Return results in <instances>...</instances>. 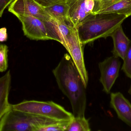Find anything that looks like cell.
<instances>
[{"instance_id":"cell-1","label":"cell","mask_w":131,"mask_h":131,"mask_svg":"<svg viewBox=\"0 0 131 131\" xmlns=\"http://www.w3.org/2000/svg\"><path fill=\"white\" fill-rule=\"evenodd\" d=\"M53 73L59 88L70 101L74 117L84 116L86 87L71 56L65 54Z\"/></svg>"},{"instance_id":"cell-2","label":"cell","mask_w":131,"mask_h":131,"mask_svg":"<svg viewBox=\"0 0 131 131\" xmlns=\"http://www.w3.org/2000/svg\"><path fill=\"white\" fill-rule=\"evenodd\" d=\"M127 18L118 14H91L77 27L81 42L84 45L99 38L111 36Z\"/></svg>"},{"instance_id":"cell-3","label":"cell","mask_w":131,"mask_h":131,"mask_svg":"<svg viewBox=\"0 0 131 131\" xmlns=\"http://www.w3.org/2000/svg\"><path fill=\"white\" fill-rule=\"evenodd\" d=\"M56 120L13 109L0 119V131H40Z\"/></svg>"},{"instance_id":"cell-4","label":"cell","mask_w":131,"mask_h":131,"mask_svg":"<svg viewBox=\"0 0 131 131\" xmlns=\"http://www.w3.org/2000/svg\"><path fill=\"white\" fill-rule=\"evenodd\" d=\"M14 110L57 120H71L73 114L53 101L24 100L12 105Z\"/></svg>"},{"instance_id":"cell-5","label":"cell","mask_w":131,"mask_h":131,"mask_svg":"<svg viewBox=\"0 0 131 131\" xmlns=\"http://www.w3.org/2000/svg\"><path fill=\"white\" fill-rule=\"evenodd\" d=\"M83 46L79 36L77 27H74L72 35L67 42L64 47L68 52L79 72L85 86L87 88L89 78L85 64Z\"/></svg>"},{"instance_id":"cell-6","label":"cell","mask_w":131,"mask_h":131,"mask_svg":"<svg viewBox=\"0 0 131 131\" xmlns=\"http://www.w3.org/2000/svg\"><path fill=\"white\" fill-rule=\"evenodd\" d=\"M121 65L119 58L114 55L107 58L99 64L101 73L99 80L103 86V91L106 94H110L118 77Z\"/></svg>"},{"instance_id":"cell-7","label":"cell","mask_w":131,"mask_h":131,"mask_svg":"<svg viewBox=\"0 0 131 131\" xmlns=\"http://www.w3.org/2000/svg\"><path fill=\"white\" fill-rule=\"evenodd\" d=\"M21 22L24 34L30 40H50L45 21L29 15H17Z\"/></svg>"},{"instance_id":"cell-8","label":"cell","mask_w":131,"mask_h":131,"mask_svg":"<svg viewBox=\"0 0 131 131\" xmlns=\"http://www.w3.org/2000/svg\"><path fill=\"white\" fill-rule=\"evenodd\" d=\"M8 11L15 16L29 15L47 21L53 19L44 7L34 0H14L8 7Z\"/></svg>"},{"instance_id":"cell-9","label":"cell","mask_w":131,"mask_h":131,"mask_svg":"<svg viewBox=\"0 0 131 131\" xmlns=\"http://www.w3.org/2000/svg\"><path fill=\"white\" fill-rule=\"evenodd\" d=\"M68 17L74 27H77L88 16L92 14L94 0H68Z\"/></svg>"},{"instance_id":"cell-10","label":"cell","mask_w":131,"mask_h":131,"mask_svg":"<svg viewBox=\"0 0 131 131\" xmlns=\"http://www.w3.org/2000/svg\"><path fill=\"white\" fill-rule=\"evenodd\" d=\"M110 107L118 118L131 127V104L121 93H111Z\"/></svg>"},{"instance_id":"cell-11","label":"cell","mask_w":131,"mask_h":131,"mask_svg":"<svg viewBox=\"0 0 131 131\" xmlns=\"http://www.w3.org/2000/svg\"><path fill=\"white\" fill-rule=\"evenodd\" d=\"M111 37L114 42V47L112 51L113 55L121 58L124 61L131 41L124 32L122 25L113 32Z\"/></svg>"},{"instance_id":"cell-12","label":"cell","mask_w":131,"mask_h":131,"mask_svg":"<svg viewBox=\"0 0 131 131\" xmlns=\"http://www.w3.org/2000/svg\"><path fill=\"white\" fill-rule=\"evenodd\" d=\"M11 81L10 70L0 77V119L12 108V105L10 104L8 100Z\"/></svg>"},{"instance_id":"cell-13","label":"cell","mask_w":131,"mask_h":131,"mask_svg":"<svg viewBox=\"0 0 131 131\" xmlns=\"http://www.w3.org/2000/svg\"><path fill=\"white\" fill-rule=\"evenodd\" d=\"M96 14H118L124 15L128 17L131 15V1L120 0Z\"/></svg>"},{"instance_id":"cell-14","label":"cell","mask_w":131,"mask_h":131,"mask_svg":"<svg viewBox=\"0 0 131 131\" xmlns=\"http://www.w3.org/2000/svg\"><path fill=\"white\" fill-rule=\"evenodd\" d=\"M44 8L53 19L60 21L69 20V7L67 2L56 4Z\"/></svg>"},{"instance_id":"cell-15","label":"cell","mask_w":131,"mask_h":131,"mask_svg":"<svg viewBox=\"0 0 131 131\" xmlns=\"http://www.w3.org/2000/svg\"><path fill=\"white\" fill-rule=\"evenodd\" d=\"M90 125L88 120L84 117H74L66 131H90Z\"/></svg>"},{"instance_id":"cell-16","label":"cell","mask_w":131,"mask_h":131,"mask_svg":"<svg viewBox=\"0 0 131 131\" xmlns=\"http://www.w3.org/2000/svg\"><path fill=\"white\" fill-rule=\"evenodd\" d=\"M8 52L7 45L0 44V73L6 71L8 67Z\"/></svg>"},{"instance_id":"cell-17","label":"cell","mask_w":131,"mask_h":131,"mask_svg":"<svg viewBox=\"0 0 131 131\" xmlns=\"http://www.w3.org/2000/svg\"><path fill=\"white\" fill-rule=\"evenodd\" d=\"M71 120L58 121L42 128L41 131H66Z\"/></svg>"},{"instance_id":"cell-18","label":"cell","mask_w":131,"mask_h":131,"mask_svg":"<svg viewBox=\"0 0 131 131\" xmlns=\"http://www.w3.org/2000/svg\"><path fill=\"white\" fill-rule=\"evenodd\" d=\"M121 70L128 77L131 79V41Z\"/></svg>"},{"instance_id":"cell-19","label":"cell","mask_w":131,"mask_h":131,"mask_svg":"<svg viewBox=\"0 0 131 131\" xmlns=\"http://www.w3.org/2000/svg\"><path fill=\"white\" fill-rule=\"evenodd\" d=\"M95 5L93 13L96 14L99 11L107 7L120 0H94Z\"/></svg>"},{"instance_id":"cell-20","label":"cell","mask_w":131,"mask_h":131,"mask_svg":"<svg viewBox=\"0 0 131 131\" xmlns=\"http://www.w3.org/2000/svg\"><path fill=\"white\" fill-rule=\"evenodd\" d=\"M38 4L44 7H49L59 3H64L68 0H34Z\"/></svg>"},{"instance_id":"cell-21","label":"cell","mask_w":131,"mask_h":131,"mask_svg":"<svg viewBox=\"0 0 131 131\" xmlns=\"http://www.w3.org/2000/svg\"><path fill=\"white\" fill-rule=\"evenodd\" d=\"M14 0H0V17H1L4 11Z\"/></svg>"},{"instance_id":"cell-22","label":"cell","mask_w":131,"mask_h":131,"mask_svg":"<svg viewBox=\"0 0 131 131\" xmlns=\"http://www.w3.org/2000/svg\"><path fill=\"white\" fill-rule=\"evenodd\" d=\"M7 28L5 27L0 28V42H4L7 41Z\"/></svg>"},{"instance_id":"cell-23","label":"cell","mask_w":131,"mask_h":131,"mask_svg":"<svg viewBox=\"0 0 131 131\" xmlns=\"http://www.w3.org/2000/svg\"><path fill=\"white\" fill-rule=\"evenodd\" d=\"M128 93L131 95V85L130 87V88H129V90H128Z\"/></svg>"},{"instance_id":"cell-24","label":"cell","mask_w":131,"mask_h":131,"mask_svg":"<svg viewBox=\"0 0 131 131\" xmlns=\"http://www.w3.org/2000/svg\"></svg>"}]
</instances>
